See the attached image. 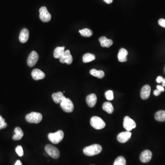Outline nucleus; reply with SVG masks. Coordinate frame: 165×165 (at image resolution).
I'll use <instances>...</instances> for the list:
<instances>
[{
	"mask_svg": "<svg viewBox=\"0 0 165 165\" xmlns=\"http://www.w3.org/2000/svg\"><path fill=\"white\" fill-rule=\"evenodd\" d=\"M102 150L101 145L98 144H94L84 148L83 152L87 156H92L100 153L102 151Z\"/></svg>",
	"mask_w": 165,
	"mask_h": 165,
	"instance_id": "1",
	"label": "nucleus"
},
{
	"mask_svg": "<svg viewBox=\"0 0 165 165\" xmlns=\"http://www.w3.org/2000/svg\"><path fill=\"white\" fill-rule=\"evenodd\" d=\"M64 133L62 130H59L54 133H50L48 135V139L54 144H57L61 142L64 138Z\"/></svg>",
	"mask_w": 165,
	"mask_h": 165,
	"instance_id": "2",
	"label": "nucleus"
},
{
	"mask_svg": "<svg viewBox=\"0 0 165 165\" xmlns=\"http://www.w3.org/2000/svg\"><path fill=\"white\" fill-rule=\"evenodd\" d=\"M42 115L39 112H32L27 114L25 117L26 121L29 123H39L42 120Z\"/></svg>",
	"mask_w": 165,
	"mask_h": 165,
	"instance_id": "3",
	"label": "nucleus"
},
{
	"mask_svg": "<svg viewBox=\"0 0 165 165\" xmlns=\"http://www.w3.org/2000/svg\"><path fill=\"white\" fill-rule=\"evenodd\" d=\"M60 106L64 111L68 113L72 112L74 110V105L72 101L70 99L66 97L60 103Z\"/></svg>",
	"mask_w": 165,
	"mask_h": 165,
	"instance_id": "4",
	"label": "nucleus"
},
{
	"mask_svg": "<svg viewBox=\"0 0 165 165\" xmlns=\"http://www.w3.org/2000/svg\"><path fill=\"white\" fill-rule=\"evenodd\" d=\"M90 124L92 127L98 130L102 129L106 126V123L100 117L97 116L91 117Z\"/></svg>",
	"mask_w": 165,
	"mask_h": 165,
	"instance_id": "5",
	"label": "nucleus"
},
{
	"mask_svg": "<svg viewBox=\"0 0 165 165\" xmlns=\"http://www.w3.org/2000/svg\"><path fill=\"white\" fill-rule=\"evenodd\" d=\"M45 151L48 155L53 159H58L60 157V152L58 149L51 144H48L45 147Z\"/></svg>",
	"mask_w": 165,
	"mask_h": 165,
	"instance_id": "6",
	"label": "nucleus"
},
{
	"mask_svg": "<svg viewBox=\"0 0 165 165\" xmlns=\"http://www.w3.org/2000/svg\"><path fill=\"white\" fill-rule=\"evenodd\" d=\"M40 18L43 22H48L51 20V16L45 7H42L40 9Z\"/></svg>",
	"mask_w": 165,
	"mask_h": 165,
	"instance_id": "7",
	"label": "nucleus"
},
{
	"mask_svg": "<svg viewBox=\"0 0 165 165\" xmlns=\"http://www.w3.org/2000/svg\"><path fill=\"white\" fill-rule=\"evenodd\" d=\"M136 123L134 120L131 119L129 117L126 116L124 118L123 121V127L127 131H130L135 128Z\"/></svg>",
	"mask_w": 165,
	"mask_h": 165,
	"instance_id": "8",
	"label": "nucleus"
},
{
	"mask_svg": "<svg viewBox=\"0 0 165 165\" xmlns=\"http://www.w3.org/2000/svg\"><path fill=\"white\" fill-rule=\"evenodd\" d=\"M39 59V55L38 53L35 51H32L29 55L28 60L27 63L30 67H34L37 63Z\"/></svg>",
	"mask_w": 165,
	"mask_h": 165,
	"instance_id": "9",
	"label": "nucleus"
},
{
	"mask_svg": "<svg viewBox=\"0 0 165 165\" xmlns=\"http://www.w3.org/2000/svg\"><path fill=\"white\" fill-rule=\"evenodd\" d=\"M60 62L62 63H67V64H71L72 63L73 59L72 56L70 53V51L66 50L64 51L63 55L60 58Z\"/></svg>",
	"mask_w": 165,
	"mask_h": 165,
	"instance_id": "10",
	"label": "nucleus"
},
{
	"mask_svg": "<svg viewBox=\"0 0 165 165\" xmlns=\"http://www.w3.org/2000/svg\"><path fill=\"white\" fill-rule=\"evenodd\" d=\"M131 135L132 133L130 131L122 132L117 135V140L120 143H126L130 139Z\"/></svg>",
	"mask_w": 165,
	"mask_h": 165,
	"instance_id": "11",
	"label": "nucleus"
},
{
	"mask_svg": "<svg viewBox=\"0 0 165 165\" xmlns=\"http://www.w3.org/2000/svg\"><path fill=\"white\" fill-rule=\"evenodd\" d=\"M152 156V152L150 150H144L140 155V161L143 163H148L151 160Z\"/></svg>",
	"mask_w": 165,
	"mask_h": 165,
	"instance_id": "12",
	"label": "nucleus"
},
{
	"mask_svg": "<svg viewBox=\"0 0 165 165\" xmlns=\"http://www.w3.org/2000/svg\"><path fill=\"white\" fill-rule=\"evenodd\" d=\"M32 78L35 80H40L45 78V75L43 72L40 69H34L31 73Z\"/></svg>",
	"mask_w": 165,
	"mask_h": 165,
	"instance_id": "13",
	"label": "nucleus"
},
{
	"mask_svg": "<svg viewBox=\"0 0 165 165\" xmlns=\"http://www.w3.org/2000/svg\"><path fill=\"white\" fill-rule=\"evenodd\" d=\"M150 91H151V88L150 85H144L141 90L140 92V96L141 98L143 100H146L149 98L150 95Z\"/></svg>",
	"mask_w": 165,
	"mask_h": 165,
	"instance_id": "14",
	"label": "nucleus"
},
{
	"mask_svg": "<svg viewBox=\"0 0 165 165\" xmlns=\"http://www.w3.org/2000/svg\"><path fill=\"white\" fill-rule=\"evenodd\" d=\"M29 31L26 28L21 30L19 34V40L22 43H25L28 41L29 38Z\"/></svg>",
	"mask_w": 165,
	"mask_h": 165,
	"instance_id": "15",
	"label": "nucleus"
},
{
	"mask_svg": "<svg viewBox=\"0 0 165 165\" xmlns=\"http://www.w3.org/2000/svg\"><path fill=\"white\" fill-rule=\"evenodd\" d=\"M97 102V97L95 94L88 95L86 97V102L89 107H93L95 106Z\"/></svg>",
	"mask_w": 165,
	"mask_h": 165,
	"instance_id": "16",
	"label": "nucleus"
},
{
	"mask_svg": "<svg viewBox=\"0 0 165 165\" xmlns=\"http://www.w3.org/2000/svg\"><path fill=\"white\" fill-rule=\"evenodd\" d=\"M128 55V52L126 49L124 48H121L118 52L117 57L118 61L120 62H125L127 61V55Z\"/></svg>",
	"mask_w": 165,
	"mask_h": 165,
	"instance_id": "17",
	"label": "nucleus"
},
{
	"mask_svg": "<svg viewBox=\"0 0 165 165\" xmlns=\"http://www.w3.org/2000/svg\"><path fill=\"white\" fill-rule=\"evenodd\" d=\"M99 41L100 43V45L103 47H110L113 44V41L111 40L108 39L105 36H102L100 38Z\"/></svg>",
	"mask_w": 165,
	"mask_h": 165,
	"instance_id": "18",
	"label": "nucleus"
},
{
	"mask_svg": "<svg viewBox=\"0 0 165 165\" xmlns=\"http://www.w3.org/2000/svg\"><path fill=\"white\" fill-rule=\"evenodd\" d=\"M65 97V96H64L63 93L62 92L53 93L52 95L53 101L56 104L61 103Z\"/></svg>",
	"mask_w": 165,
	"mask_h": 165,
	"instance_id": "19",
	"label": "nucleus"
},
{
	"mask_svg": "<svg viewBox=\"0 0 165 165\" xmlns=\"http://www.w3.org/2000/svg\"><path fill=\"white\" fill-rule=\"evenodd\" d=\"M15 134L12 137V139L14 140H19L23 137V131L20 128L17 127L14 129Z\"/></svg>",
	"mask_w": 165,
	"mask_h": 165,
	"instance_id": "20",
	"label": "nucleus"
},
{
	"mask_svg": "<svg viewBox=\"0 0 165 165\" xmlns=\"http://www.w3.org/2000/svg\"><path fill=\"white\" fill-rule=\"evenodd\" d=\"M65 51V47H57L55 49L54 51V57L55 58H60L63 55Z\"/></svg>",
	"mask_w": 165,
	"mask_h": 165,
	"instance_id": "21",
	"label": "nucleus"
},
{
	"mask_svg": "<svg viewBox=\"0 0 165 165\" xmlns=\"http://www.w3.org/2000/svg\"><path fill=\"white\" fill-rule=\"evenodd\" d=\"M102 109L109 114H111L114 111V108L111 103L106 102L103 104Z\"/></svg>",
	"mask_w": 165,
	"mask_h": 165,
	"instance_id": "22",
	"label": "nucleus"
},
{
	"mask_svg": "<svg viewBox=\"0 0 165 165\" xmlns=\"http://www.w3.org/2000/svg\"><path fill=\"white\" fill-rule=\"evenodd\" d=\"M155 120L159 122H165V111H159L155 113Z\"/></svg>",
	"mask_w": 165,
	"mask_h": 165,
	"instance_id": "23",
	"label": "nucleus"
},
{
	"mask_svg": "<svg viewBox=\"0 0 165 165\" xmlns=\"http://www.w3.org/2000/svg\"><path fill=\"white\" fill-rule=\"evenodd\" d=\"M91 75L99 78H103L105 76V73L102 70H97L95 69H91L90 71Z\"/></svg>",
	"mask_w": 165,
	"mask_h": 165,
	"instance_id": "24",
	"label": "nucleus"
},
{
	"mask_svg": "<svg viewBox=\"0 0 165 165\" xmlns=\"http://www.w3.org/2000/svg\"><path fill=\"white\" fill-rule=\"evenodd\" d=\"M95 59V56L94 54L86 53L83 56V61L84 63H88L93 61Z\"/></svg>",
	"mask_w": 165,
	"mask_h": 165,
	"instance_id": "25",
	"label": "nucleus"
},
{
	"mask_svg": "<svg viewBox=\"0 0 165 165\" xmlns=\"http://www.w3.org/2000/svg\"><path fill=\"white\" fill-rule=\"evenodd\" d=\"M79 32L81 35L84 37H90L93 34L92 31L90 29L87 28L79 30Z\"/></svg>",
	"mask_w": 165,
	"mask_h": 165,
	"instance_id": "26",
	"label": "nucleus"
},
{
	"mask_svg": "<svg viewBox=\"0 0 165 165\" xmlns=\"http://www.w3.org/2000/svg\"><path fill=\"white\" fill-rule=\"evenodd\" d=\"M113 165H126V161L125 158L122 156L117 157L115 160Z\"/></svg>",
	"mask_w": 165,
	"mask_h": 165,
	"instance_id": "27",
	"label": "nucleus"
},
{
	"mask_svg": "<svg viewBox=\"0 0 165 165\" xmlns=\"http://www.w3.org/2000/svg\"><path fill=\"white\" fill-rule=\"evenodd\" d=\"M105 96L106 98L108 100H112L114 99V95L113 92L112 90H108L106 91L105 94Z\"/></svg>",
	"mask_w": 165,
	"mask_h": 165,
	"instance_id": "28",
	"label": "nucleus"
},
{
	"mask_svg": "<svg viewBox=\"0 0 165 165\" xmlns=\"http://www.w3.org/2000/svg\"><path fill=\"white\" fill-rule=\"evenodd\" d=\"M7 127V123L5 122V119L0 115V130L6 128Z\"/></svg>",
	"mask_w": 165,
	"mask_h": 165,
	"instance_id": "29",
	"label": "nucleus"
},
{
	"mask_svg": "<svg viewBox=\"0 0 165 165\" xmlns=\"http://www.w3.org/2000/svg\"><path fill=\"white\" fill-rule=\"evenodd\" d=\"M17 154L19 155L20 157L23 156V149L22 146L20 145H18L17 147H16V149H15Z\"/></svg>",
	"mask_w": 165,
	"mask_h": 165,
	"instance_id": "30",
	"label": "nucleus"
},
{
	"mask_svg": "<svg viewBox=\"0 0 165 165\" xmlns=\"http://www.w3.org/2000/svg\"><path fill=\"white\" fill-rule=\"evenodd\" d=\"M156 82L158 83H162V86L163 87H165V79L163 78V77H161V76H159V77H157V79H156Z\"/></svg>",
	"mask_w": 165,
	"mask_h": 165,
	"instance_id": "31",
	"label": "nucleus"
},
{
	"mask_svg": "<svg viewBox=\"0 0 165 165\" xmlns=\"http://www.w3.org/2000/svg\"><path fill=\"white\" fill-rule=\"evenodd\" d=\"M158 23L161 27L165 28V19L163 18L160 19L158 21Z\"/></svg>",
	"mask_w": 165,
	"mask_h": 165,
	"instance_id": "32",
	"label": "nucleus"
},
{
	"mask_svg": "<svg viewBox=\"0 0 165 165\" xmlns=\"http://www.w3.org/2000/svg\"><path fill=\"white\" fill-rule=\"evenodd\" d=\"M156 88H157V89H158V90L161 91V92H164V91H165V89H164V87L161 86V85H157V86H156Z\"/></svg>",
	"mask_w": 165,
	"mask_h": 165,
	"instance_id": "33",
	"label": "nucleus"
},
{
	"mask_svg": "<svg viewBox=\"0 0 165 165\" xmlns=\"http://www.w3.org/2000/svg\"><path fill=\"white\" fill-rule=\"evenodd\" d=\"M161 91H159L158 89H156V90H154L153 94H154V95H155V96H157L161 94Z\"/></svg>",
	"mask_w": 165,
	"mask_h": 165,
	"instance_id": "34",
	"label": "nucleus"
},
{
	"mask_svg": "<svg viewBox=\"0 0 165 165\" xmlns=\"http://www.w3.org/2000/svg\"><path fill=\"white\" fill-rule=\"evenodd\" d=\"M113 0H104V1L107 3V4H111L113 2Z\"/></svg>",
	"mask_w": 165,
	"mask_h": 165,
	"instance_id": "35",
	"label": "nucleus"
},
{
	"mask_svg": "<svg viewBox=\"0 0 165 165\" xmlns=\"http://www.w3.org/2000/svg\"><path fill=\"white\" fill-rule=\"evenodd\" d=\"M14 165H22V163L20 160H18L16 161V163H15Z\"/></svg>",
	"mask_w": 165,
	"mask_h": 165,
	"instance_id": "36",
	"label": "nucleus"
}]
</instances>
